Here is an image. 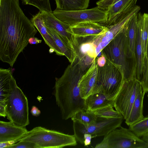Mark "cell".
I'll use <instances>...</instances> for the list:
<instances>
[{
    "mask_svg": "<svg viewBox=\"0 0 148 148\" xmlns=\"http://www.w3.org/2000/svg\"><path fill=\"white\" fill-rule=\"evenodd\" d=\"M37 32L19 0H0V59L12 67Z\"/></svg>",
    "mask_w": 148,
    "mask_h": 148,
    "instance_id": "1",
    "label": "cell"
},
{
    "mask_svg": "<svg viewBox=\"0 0 148 148\" xmlns=\"http://www.w3.org/2000/svg\"><path fill=\"white\" fill-rule=\"evenodd\" d=\"M85 71L79 64L69 65L59 78H56L53 94L62 119L67 120L78 112L87 110L80 95L79 83Z\"/></svg>",
    "mask_w": 148,
    "mask_h": 148,
    "instance_id": "2",
    "label": "cell"
},
{
    "mask_svg": "<svg viewBox=\"0 0 148 148\" xmlns=\"http://www.w3.org/2000/svg\"><path fill=\"white\" fill-rule=\"evenodd\" d=\"M134 16L133 12H129L107 26V30L101 34L76 37L75 51L81 63L86 67L90 66L103 49L127 25Z\"/></svg>",
    "mask_w": 148,
    "mask_h": 148,
    "instance_id": "3",
    "label": "cell"
},
{
    "mask_svg": "<svg viewBox=\"0 0 148 148\" xmlns=\"http://www.w3.org/2000/svg\"><path fill=\"white\" fill-rule=\"evenodd\" d=\"M127 26L101 52L106 58L120 67L124 80L136 78V60L130 52L127 43Z\"/></svg>",
    "mask_w": 148,
    "mask_h": 148,
    "instance_id": "4",
    "label": "cell"
},
{
    "mask_svg": "<svg viewBox=\"0 0 148 148\" xmlns=\"http://www.w3.org/2000/svg\"><path fill=\"white\" fill-rule=\"evenodd\" d=\"M25 140L35 144L37 148H62L77 144L74 135L50 130L41 126L34 127L15 141Z\"/></svg>",
    "mask_w": 148,
    "mask_h": 148,
    "instance_id": "5",
    "label": "cell"
},
{
    "mask_svg": "<svg viewBox=\"0 0 148 148\" xmlns=\"http://www.w3.org/2000/svg\"><path fill=\"white\" fill-rule=\"evenodd\" d=\"M124 80L120 67L106 58L104 66H98L97 81L92 94L100 92L104 94L108 99L113 100Z\"/></svg>",
    "mask_w": 148,
    "mask_h": 148,
    "instance_id": "6",
    "label": "cell"
},
{
    "mask_svg": "<svg viewBox=\"0 0 148 148\" xmlns=\"http://www.w3.org/2000/svg\"><path fill=\"white\" fill-rule=\"evenodd\" d=\"M6 116L15 124L25 127L29 124L28 101L14 78L9 95L5 101Z\"/></svg>",
    "mask_w": 148,
    "mask_h": 148,
    "instance_id": "7",
    "label": "cell"
},
{
    "mask_svg": "<svg viewBox=\"0 0 148 148\" xmlns=\"http://www.w3.org/2000/svg\"><path fill=\"white\" fill-rule=\"evenodd\" d=\"M96 148H147L148 143L137 136L129 129H115L104 136Z\"/></svg>",
    "mask_w": 148,
    "mask_h": 148,
    "instance_id": "8",
    "label": "cell"
},
{
    "mask_svg": "<svg viewBox=\"0 0 148 148\" xmlns=\"http://www.w3.org/2000/svg\"><path fill=\"white\" fill-rule=\"evenodd\" d=\"M123 119V117L108 118L97 116L95 121L88 125L73 121L74 135L77 141L83 144V138L84 134H90L92 138L104 136L112 130L121 127Z\"/></svg>",
    "mask_w": 148,
    "mask_h": 148,
    "instance_id": "9",
    "label": "cell"
},
{
    "mask_svg": "<svg viewBox=\"0 0 148 148\" xmlns=\"http://www.w3.org/2000/svg\"><path fill=\"white\" fill-rule=\"evenodd\" d=\"M58 19L71 26L86 22L101 23L108 19V13L97 6L90 9L63 10L56 9L53 12Z\"/></svg>",
    "mask_w": 148,
    "mask_h": 148,
    "instance_id": "10",
    "label": "cell"
},
{
    "mask_svg": "<svg viewBox=\"0 0 148 148\" xmlns=\"http://www.w3.org/2000/svg\"><path fill=\"white\" fill-rule=\"evenodd\" d=\"M142 90L140 81L136 78L124 80L121 88L113 100L114 107L124 119L128 117L138 92Z\"/></svg>",
    "mask_w": 148,
    "mask_h": 148,
    "instance_id": "11",
    "label": "cell"
},
{
    "mask_svg": "<svg viewBox=\"0 0 148 148\" xmlns=\"http://www.w3.org/2000/svg\"><path fill=\"white\" fill-rule=\"evenodd\" d=\"M40 12L46 27L54 29L65 43L74 50L72 43L73 35L68 32L70 26L58 18L52 12L46 11Z\"/></svg>",
    "mask_w": 148,
    "mask_h": 148,
    "instance_id": "12",
    "label": "cell"
},
{
    "mask_svg": "<svg viewBox=\"0 0 148 148\" xmlns=\"http://www.w3.org/2000/svg\"><path fill=\"white\" fill-rule=\"evenodd\" d=\"M108 29L107 27L99 23L86 22L70 26L68 32L76 37H85L101 34Z\"/></svg>",
    "mask_w": 148,
    "mask_h": 148,
    "instance_id": "13",
    "label": "cell"
},
{
    "mask_svg": "<svg viewBox=\"0 0 148 148\" xmlns=\"http://www.w3.org/2000/svg\"><path fill=\"white\" fill-rule=\"evenodd\" d=\"M98 66L97 58L82 76L79 83L80 95L83 99H86L92 94L97 79Z\"/></svg>",
    "mask_w": 148,
    "mask_h": 148,
    "instance_id": "14",
    "label": "cell"
},
{
    "mask_svg": "<svg viewBox=\"0 0 148 148\" xmlns=\"http://www.w3.org/2000/svg\"><path fill=\"white\" fill-rule=\"evenodd\" d=\"M28 131L25 127L17 125L11 121H0V143L14 141L24 135Z\"/></svg>",
    "mask_w": 148,
    "mask_h": 148,
    "instance_id": "15",
    "label": "cell"
},
{
    "mask_svg": "<svg viewBox=\"0 0 148 148\" xmlns=\"http://www.w3.org/2000/svg\"><path fill=\"white\" fill-rule=\"evenodd\" d=\"M31 21L40 34L45 43L50 48L53 49L57 55L60 56H64L49 33L40 14V12L33 16Z\"/></svg>",
    "mask_w": 148,
    "mask_h": 148,
    "instance_id": "16",
    "label": "cell"
},
{
    "mask_svg": "<svg viewBox=\"0 0 148 148\" xmlns=\"http://www.w3.org/2000/svg\"><path fill=\"white\" fill-rule=\"evenodd\" d=\"M145 93L141 90L138 94L132 106L128 118L125 120V123L130 126L142 119L144 116L143 100Z\"/></svg>",
    "mask_w": 148,
    "mask_h": 148,
    "instance_id": "17",
    "label": "cell"
},
{
    "mask_svg": "<svg viewBox=\"0 0 148 148\" xmlns=\"http://www.w3.org/2000/svg\"><path fill=\"white\" fill-rule=\"evenodd\" d=\"M46 27L49 33L53 39L56 45L66 57L70 64L73 65L75 63L77 59V56L74 50L65 43L54 29Z\"/></svg>",
    "mask_w": 148,
    "mask_h": 148,
    "instance_id": "18",
    "label": "cell"
},
{
    "mask_svg": "<svg viewBox=\"0 0 148 148\" xmlns=\"http://www.w3.org/2000/svg\"><path fill=\"white\" fill-rule=\"evenodd\" d=\"M13 78L10 68L8 69L0 68V102H5L8 97Z\"/></svg>",
    "mask_w": 148,
    "mask_h": 148,
    "instance_id": "19",
    "label": "cell"
},
{
    "mask_svg": "<svg viewBox=\"0 0 148 148\" xmlns=\"http://www.w3.org/2000/svg\"><path fill=\"white\" fill-rule=\"evenodd\" d=\"M85 101L87 110L92 111L109 105L114 107L113 100L108 99L104 94L100 92L90 95Z\"/></svg>",
    "mask_w": 148,
    "mask_h": 148,
    "instance_id": "20",
    "label": "cell"
},
{
    "mask_svg": "<svg viewBox=\"0 0 148 148\" xmlns=\"http://www.w3.org/2000/svg\"><path fill=\"white\" fill-rule=\"evenodd\" d=\"M137 25L140 36L144 60L146 55L148 40V14L138 12L137 14Z\"/></svg>",
    "mask_w": 148,
    "mask_h": 148,
    "instance_id": "21",
    "label": "cell"
},
{
    "mask_svg": "<svg viewBox=\"0 0 148 148\" xmlns=\"http://www.w3.org/2000/svg\"><path fill=\"white\" fill-rule=\"evenodd\" d=\"M137 14L131 20L126 28L129 49L133 56L136 60V48L137 34Z\"/></svg>",
    "mask_w": 148,
    "mask_h": 148,
    "instance_id": "22",
    "label": "cell"
},
{
    "mask_svg": "<svg viewBox=\"0 0 148 148\" xmlns=\"http://www.w3.org/2000/svg\"><path fill=\"white\" fill-rule=\"evenodd\" d=\"M90 0H55L56 9L76 10L86 9Z\"/></svg>",
    "mask_w": 148,
    "mask_h": 148,
    "instance_id": "23",
    "label": "cell"
},
{
    "mask_svg": "<svg viewBox=\"0 0 148 148\" xmlns=\"http://www.w3.org/2000/svg\"><path fill=\"white\" fill-rule=\"evenodd\" d=\"M137 0H118L109 6L106 10L108 13L107 21L115 18L130 6L136 5Z\"/></svg>",
    "mask_w": 148,
    "mask_h": 148,
    "instance_id": "24",
    "label": "cell"
},
{
    "mask_svg": "<svg viewBox=\"0 0 148 148\" xmlns=\"http://www.w3.org/2000/svg\"><path fill=\"white\" fill-rule=\"evenodd\" d=\"M136 78L140 81L142 75L144 67V57L143 52L140 36L137 27V34L136 48Z\"/></svg>",
    "mask_w": 148,
    "mask_h": 148,
    "instance_id": "25",
    "label": "cell"
},
{
    "mask_svg": "<svg viewBox=\"0 0 148 148\" xmlns=\"http://www.w3.org/2000/svg\"><path fill=\"white\" fill-rule=\"evenodd\" d=\"M97 118L93 111L84 110L78 112L71 118L73 121H77L84 125H88L95 122Z\"/></svg>",
    "mask_w": 148,
    "mask_h": 148,
    "instance_id": "26",
    "label": "cell"
},
{
    "mask_svg": "<svg viewBox=\"0 0 148 148\" xmlns=\"http://www.w3.org/2000/svg\"><path fill=\"white\" fill-rule=\"evenodd\" d=\"M129 129L138 137L148 133V115L129 126Z\"/></svg>",
    "mask_w": 148,
    "mask_h": 148,
    "instance_id": "27",
    "label": "cell"
},
{
    "mask_svg": "<svg viewBox=\"0 0 148 148\" xmlns=\"http://www.w3.org/2000/svg\"><path fill=\"white\" fill-rule=\"evenodd\" d=\"M113 106L108 105L96 109L93 112L97 116L108 118H118L123 117L121 114L113 109Z\"/></svg>",
    "mask_w": 148,
    "mask_h": 148,
    "instance_id": "28",
    "label": "cell"
},
{
    "mask_svg": "<svg viewBox=\"0 0 148 148\" xmlns=\"http://www.w3.org/2000/svg\"><path fill=\"white\" fill-rule=\"evenodd\" d=\"M23 4L33 5L37 8L39 11L52 12L49 0H21Z\"/></svg>",
    "mask_w": 148,
    "mask_h": 148,
    "instance_id": "29",
    "label": "cell"
},
{
    "mask_svg": "<svg viewBox=\"0 0 148 148\" xmlns=\"http://www.w3.org/2000/svg\"><path fill=\"white\" fill-rule=\"evenodd\" d=\"M140 83L143 91L146 93L148 92V40L146 55L144 59V67Z\"/></svg>",
    "mask_w": 148,
    "mask_h": 148,
    "instance_id": "30",
    "label": "cell"
},
{
    "mask_svg": "<svg viewBox=\"0 0 148 148\" xmlns=\"http://www.w3.org/2000/svg\"><path fill=\"white\" fill-rule=\"evenodd\" d=\"M8 148H37L36 145L33 143L25 140H20L6 147Z\"/></svg>",
    "mask_w": 148,
    "mask_h": 148,
    "instance_id": "31",
    "label": "cell"
},
{
    "mask_svg": "<svg viewBox=\"0 0 148 148\" xmlns=\"http://www.w3.org/2000/svg\"><path fill=\"white\" fill-rule=\"evenodd\" d=\"M118 0H99L96 3L97 6L100 9L106 11L108 7Z\"/></svg>",
    "mask_w": 148,
    "mask_h": 148,
    "instance_id": "32",
    "label": "cell"
},
{
    "mask_svg": "<svg viewBox=\"0 0 148 148\" xmlns=\"http://www.w3.org/2000/svg\"><path fill=\"white\" fill-rule=\"evenodd\" d=\"M97 62L99 67H101L105 65L106 62V58L103 53H101L100 56L97 58Z\"/></svg>",
    "mask_w": 148,
    "mask_h": 148,
    "instance_id": "33",
    "label": "cell"
},
{
    "mask_svg": "<svg viewBox=\"0 0 148 148\" xmlns=\"http://www.w3.org/2000/svg\"><path fill=\"white\" fill-rule=\"evenodd\" d=\"M92 138V136L90 134H85L83 136V144L85 146H88L91 144Z\"/></svg>",
    "mask_w": 148,
    "mask_h": 148,
    "instance_id": "34",
    "label": "cell"
},
{
    "mask_svg": "<svg viewBox=\"0 0 148 148\" xmlns=\"http://www.w3.org/2000/svg\"><path fill=\"white\" fill-rule=\"evenodd\" d=\"M0 116H6V106L5 102H0Z\"/></svg>",
    "mask_w": 148,
    "mask_h": 148,
    "instance_id": "35",
    "label": "cell"
},
{
    "mask_svg": "<svg viewBox=\"0 0 148 148\" xmlns=\"http://www.w3.org/2000/svg\"><path fill=\"white\" fill-rule=\"evenodd\" d=\"M31 113L33 116H38L40 114L41 112L36 107L33 106L31 108Z\"/></svg>",
    "mask_w": 148,
    "mask_h": 148,
    "instance_id": "36",
    "label": "cell"
},
{
    "mask_svg": "<svg viewBox=\"0 0 148 148\" xmlns=\"http://www.w3.org/2000/svg\"><path fill=\"white\" fill-rule=\"evenodd\" d=\"M41 42V40L34 37H31L29 40V42L31 44H37Z\"/></svg>",
    "mask_w": 148,
    "mask_h": 148,
    "instance_id": "37",
    "label": "cell"
},
{
    "mask_svg": "<svg viewBox=\"0 0 148 148\" xmlns=\"http://www.w3.org/2000/svg\"><path fill=\"white\" fill-rule=\"evenodd\" d=\"M142 137V139L148 143V133Z\"/></svg>",
    "mask_w": 148,
    "mask_h": 148,
    "instance_id": "38",
    "label": "cell"
},
{
    "mask_svg": "<svg viewBox=\"0 0 148 148\" xmlns=\"http://www.w3.org/2000/svg\"><path fill=\"white\" fill-rule=\"evenodd\" d=\"M148 97V95H147Z\"/></svg>",
    "mask_w": 148,
    "mask_h": 148,
    "instance_id": "39",
    "label": "cell"
}]
</instances>
